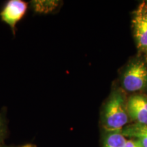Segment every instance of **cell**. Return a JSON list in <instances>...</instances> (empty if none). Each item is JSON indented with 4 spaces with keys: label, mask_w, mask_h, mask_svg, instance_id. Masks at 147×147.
<instances>
[{
    "label": "cell",
    "mask_w": 147,
    "mask_h": 147,
    "mask_svg": "<svg viewBox=\"0 0 147 147\" xmlns=\"http://www.w3.org/2000/svg\"><path fill=\"white\" fill-rule=\"evenodd\" d=\"M134 35L137 47L147 60V3L143 1L134 11L132 18Z\"/></svg>",
    "instance_id": "obj_3"
},
{
    "label": "cell",
    "mask_w": 147,
    "mask_h": 147,
    "mask_svg": "<svg viewBox=\"0 0 147 147\" xmlns=\"http://www.w3.org/2000/svg\"><path fill=\"white\" fill-rule=\"evenodd\" d=\"M128 116L138 124L147 125V98L142 95H134L127 103Z\"/></svg>",
    "instance_id": "obj_5"
},
{
    "label": "cell",
    "mask_w": 147,
    "mask_h": 147,
    "mask_svg": "<svg viewBox=\"0 0 147 147\" xmlns=\"http://www.w3.org/2000/svg\"><path fill=\"white\" fill-rule=\"evenodd\" d=\"M3 147H36V146L34 144H25L21 146H3Z\"/></svg>",
    "instance_id": "obj_11"
},
{
    "label": "cell",
    "mask_w": 147,
    "mask_h": 147,
    "mask_svg": "<svg viewBox=\"0 0 147 147\" xmlns=\"http://www.w3.org/2000/svg\"><path fill=\"white\" fill-rule=\"evenodd\" d=\"M123 86L129 92L144 89L147 85V65L142 61H136L127 67L123 76Z\"/></svg>",
    "instance_id": "obj_2"
},
{
    "label": "cell",
    "mask_w": 147,
    "mask_h": 147,
    "mask_svg": "<svg viewBox=\"0 0 147 147\" xmlns=\"http://www.w3.org/2000/svg\"><path fill=\"white\" fill-rule=\"evenodd\" d=\"M125 147H143L141 143L137 140H127L126 144L125 145Z\"/></svg>",
    "instance_id": "obj_10"
},
{
    "label": "cell",
    "mask_w": 147,
    "mask_h": 147,
    "mask_svg": "<svg viewBox=\"0 0 147 147\" xmlns=\"http://www.w3.org/2000/svg\"><path fill=\"white\" fill-rule=\"evenodd\" d=\"M28 3L23 0H9L0 11V18L10 27L14 35L17 23L25 16Z\"/></svg>",
    "instance_id": "obj_4"
},
{
    "label": "cell",
    "mask_w": 147,
    "mask_h": 147,
    "mask_svg": "<svg viewBox=\"0 0 147 147\" xmlns=\"http://www.w3.org/2000/svg\"><path fill=\"white\" fill-rule=\"evenodd\" d=\"M124 136H129L138 140L143 147H147V125L135 124L127 127L121 131Z\"/></svg>",
    "instance_id": "obj_6"
},
{
    "label": "cell",
    "mask_w": 147,
    "mask_h": 147,
    "mask_svg": "<svg viewBox=\"0 0 147 147\" xmlns=\"http://www.w3.org/2000/svg\"><path fill=\"white\" fill-rule=\"evenodd\" d=\"M126 142L121 131L109 132L105 138L104 147H125Z\"/></svg>",
    "instance_id": "obj_8"
},
{
    "label": "cell",
    "mask_w": 147,
    "mask_h": 147,
    "mask_svg": "<svg viewBox=\"0 0 147 147\" xmlns=\"http://www.w3.org/2000/svg\"><path fill=\"white\" fill-rule=\"evenodd\" d=\"M7 134L6 122L4 117L0 114V147H3L5 136Z\"/></svg>",
    "instance_id": "obj_9"
},
{
    "label": "cell",
    "mask_w": 147,
    "mask_h": 147,
    "mask_svg": "<svg viewBox=\"0 0 147 147\" xmlns=\"http://www.w3.org/2000/svg\"><path fill=\"white\" fill-rule=\"evenodd\" d=\"M127 122L128 114L123 97L119 92H115L104 108V127L108 132L121 131Z\"/></svg>",
    "instance_id": "obj_1"
},
{
    "label": "cell",
    "mask_w": 147,
    "mask_h": 147,
    "mask_svg": "<svg viewBox=\"0 0 147 147\" xmlns=\"http://www.w3.org/2000/svg\"><path fill=\"white\" fill-rule=\"evenodd\" d=\"M146 3H147V1H146Z\"/></svg>",
    "instance_id": "obj_12"
},
{
    "label": "cell",
    "mask_w": 147,
    "mask_h": 147,
    "mask_svg": "<svg viewBox=\"0 0 147 147\" xmlns=\"http://www.w3.org/2000/svg\"><path fill=\"white\" fill-rule=\"evenodd\" d=\"M60 1L55 0H33L30 1L31 8L37 14L52 13L59 6Z\"/></svg>",
    "instance_id": "obj_7"
}]
</instances>
